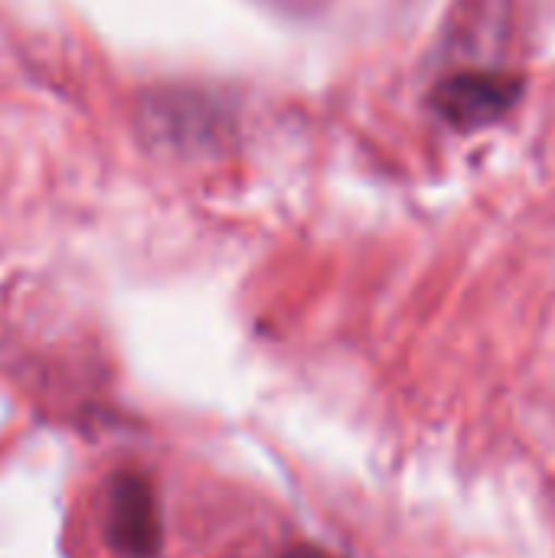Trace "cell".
<instances>
[{
	"instance_id": "obj_1",
	"label": "cell",
	"mask_w": 555,
	"mask_h": 558,
	"mask_svg": "<svg viewBox=\"0 0 555 558\" xmlns=\"http://www.w3.org/2000/svg\"><path fill=\"white\" fill-rule=\"evenodd\" d=\"M523 95V78L510 72H458L435 85L432 108L455 128L471 131L504 118Z\"/></svg>"
},
{
	"instance_id": "obj_2",
	"label": "cell",
	"mask_w": 555,
	"mask_h": 558,
	"mask_svg": "<svg viewBox=\"0 0 555 558\" xmlns=\"http://www.w3.org/2000/svg\"><path fill=\"white\" fill-rule=\"evenodd\" d=\"M108 543L124 558H154L160 549V510L154 487L137 471L114 474L105 510Z\"/></svg>"
},
{
	"instance_id": "obj_3",
	"label": "cell",
	"mask_w": 555,
	"mask_h": 558,
	"mask_svg": "<svg viewBox=\"0 0 555 558\" xmlns=\"http://www.w3.org/2000/svg\"><path fill=\"white\" fill-rule=\"evenodd\" d=\"M288 558H334V556H327V553H321V549H294Z\"/></svg>"
}]
</instances>
